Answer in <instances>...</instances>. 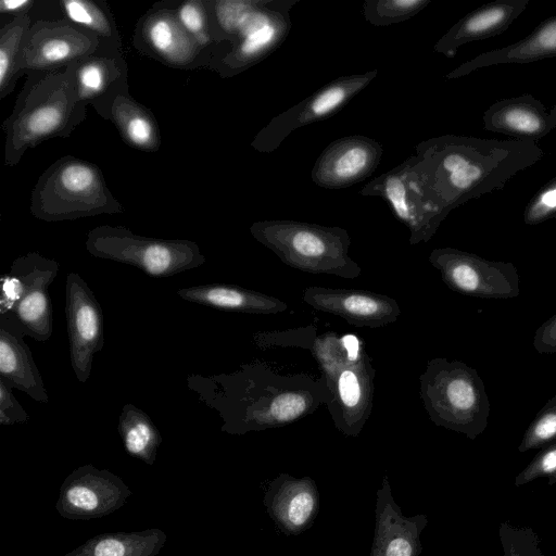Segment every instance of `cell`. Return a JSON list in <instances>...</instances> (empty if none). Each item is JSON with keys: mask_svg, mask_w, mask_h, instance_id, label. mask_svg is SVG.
<instances>
[{"mask_svg": "<svg viewBox=\"0 0 556 556\" xmlns=\"http://www.w3.org/2000/svg\"><path fill=\"white\" fill-rule=\"evenodd\" d=\"M378 74L377 70L338 77L287 111L276 115L253 138L251 147L261 153L277 150L298 128L336 114L365 89Z\"/></svg>", "mask_w": 556, "mask_h": 556, "instance_id": "8fae6325", "label": "cell"}, {"mask_svg": "<svg viewBox=\"0 0 556 556\" xmlns=\"http://www.w3.org/2000/svg\"><path fill=\"white\" fill-rule=\"evenodd\" d=\"M264 505L281 532L295 535L314 523L319 511V492L309 477L280 473L269 482Z\"/></svg>", "mask_w": 556, "mask_h": 556, "instance_id": "ffe728a7", "label": "cell"}, {"mask_svg": "<svg viewBox=\"0 0 556 556\" xmlns=\"http://www.w3.org/2000/svg\"><path fill=\"white\" fill-rule=\"evenodd\" d=\"M556 440V394L536 413L525 431L518 451L542 448Z\"/></svg>", "mask_w": 556, "mask_h": 556, "instance_id": "d590c367", "label": "cell"}, {"mask_svg": "<svg viewBox=\"0 0 556 556\" xmlns=\"http://www.w3.org/2000/svg\"><path fill=\"white\" fill-rule=\"evenodd\" d=\"M99 51H109L90 31L65 17L37 20L31 23L23 42L20 72L51 71Z\"/></svg>", "mask_w": 556, "mask_h": 556, "instance_id": "7c38bea8", "label": "cell"}, {"mask_svg": "<svg viewBox=\"0 0 556 556\" xmlns=\"http://www.w3.org/2000/svg\"><path fill=\"white\" fill-rule=\"evenodd\" d=\"M76 85L80 100L92 108L128 81L123 52L99 51L76 62Z\"/></svg>", "mask_w": 556, "mask_h": 556, "instance_id": "83f0119b", "label": "cell"}, {"mask_svg": "<svg viewBox=\"0 0 556 556\" xmlns=\"http://www.w3.org/2000/svg\"><path fill=\"white\" fill-rule=\"evenodd\" d=\"M29 210L48 223L124 212L98 165L73 155L58 159L42 172L33 188Z\"/></svg>", "mask_w": 556, "mask_h": 556, "instance_id": "277c9868", "label": "cell"}, {"mask_svg": "<svg viewBox=\"0 0 556 556\" xmlns=\"http://www.w3.org/2000/svg\"><path fill=\"white\" fill-rule=\"evenodd\" d=\"M35 4L33 0H1L0 12L2 14H11L12 16L29 13L31 7Z\"/></svg>", "mask_w": 556, "mask_h": 556, "instance_id": "b9f144b4", "label": "cell"}, {"mask_svg": "<svg viewBox=\"0 0 556 556\" xmlns=\"http://www.w3.org/2000/svg\"><path fill=\"white\" fill-rule=\"evenodd\" d=\"M65 315L71 365L77 380L85 383L96 353L104 346V317L92 290L77 273L66 276Z\"/></svg>", "mask_w": 556, "mask_h": 556, "instance_id": "5bb4252c", "label": "cell"}, {"mask_svg": "<svg viewBox=\"0 0 556 556\" xmlns=\"http://www.w3.org/2000/svg\"><path fill=\"white\" fill-rule=\"evenodd\" d=\"M134 45L142 53L175 68L210 65L212 53L184 28L174 9L152 8L137 23Z\"/></svg>", "mask_w": 556, "mask_h": 556, "instance_id": "9a60e30c", "label": "cell"}, {"mask_svg": "<svg viewBox=\"0 0 556 556\" xmlns=\"http://www.w3.org/2000/svg\"><path fill=\"white\" fill-rule=\"evenodd\" d=\"M530 0H495L462 17L434 45V51L453 58L457 50L473 41L504 33L525 11Z\"/></svg>", "mask_w": 556, "mask_h": 556, "instance_id": "603a6c76", "label": "cell"}, {"mask_svg": "<svg viewBox=\"0 0 556 556\" xmlns=\"http://www.w3.org/2000/svg\"><path fill=\"white\" fill-rule=\"evenodd\" d=\"M258 0H208L219 46L236 36L245 16Z\"/></svg>", "mask_w": 556, "mask_h": 556, "instance_id": "e575fe53", "label": "cell"}, {"mask_svg": "<svg viewBox=\"0 0 556 556\" xmlns=\"http://www.w3.org/2000/svg\"><path fill=\"white\" fill-rule=\"evenodd\" d=\"M321 371L329 392L326 406L334 427L348 437H357L372 408L376 370L370 357L364 351Z\"/></svg>", "mask_w": 556, "mask_h": 556, "instance_id": "4fadbf2b", "label": "cell"}, {"mask_svg": "<svg viewBox=\"0 0 556 556\" xmlns=\"http://www.w3.org/2000/svg\"><path fill=\"white\" fill-rule=\"evenodd\" d=\"M188 387L217 410L222 430L244 434L283 427L326 405V379L305 374L280 375L263 363L247 364L231 374L191 375Z\"/></svg>", "mask_w": 556, "mask_h": 556, "instance_id": "7a4b0ae2", "label": "cell"}, {"mask_svg": "<svg viewBox=\"0 0 556 556\" xmlns=\"http://www.w3.org/2000/svg\"><path fill=\"white\" fill-rule=\"evenodd\" d=\"M540 478H545L549 486L556 484V440L539 450L532 460L516 476L514 484L522 486Z\"/></svg>", "mask_w": 556, "mask_h": 556, "instance_id": "74e56055", "label": "cell"}, {"mask_svg": "<svg viewBox=\"0 0 556 556\" xmlns=\"http://www.w3.org/2000/svg\"><path fill=\"white\" fill-rule=\"evenodd\" d=\"M28 420L29 415L14 396L12 388L0 379V425L11 426Z\"/></svg>", "mask_w": 556, "mask_h": 556, "instance_id": "ab89813d", "label": "cell"}, {"mask_svg": "<svg viewBox=\"0 0 556 556\" xmlns=\"http://www.w3.org/2000/svg\"><path fill=\"white\" fill-rule=\"evenodd\" d=\"M533 346L540 354L556 353V313L534 332Z\"/></svg>", "mask_w": 556, "mask_h": 556, "instance_id": "60d3db41", "label": "cell"}, {"mask_svg": "<svg viewBox=\"0 0 556 556\" xmlns=\"http://www.w3.org/2000/svg\"><path fill=\"white\" fill-rule=\"evenodd\" d=\"M431 0H366L363 15L374 26H389L414 17Z\"/></svg>", "mask_w": 556, "mask_h": 556, "instance_id": "836d02e7", "label": "cell"}, {"mask_svg": "<svg viewBox=\"0 0 556 556\" xmlns=\"http://www.w3.org/2000/svg\"><path fill=\"white\" fill-rule=\"evenodd\" d=\"M543 155L534 141L443 135L419 142L409 159L422 197L444 220L464 203L502 190Z\"/></svg>", "mask_w": 556, "mask_h": 556, "instance_id": "6da1fadb", "label": "cell"}, {"mask_svg": "<svg viewBox=\"0 0 556 556\" xmlns=\"http://www.w3.org/2000/svg\"><path fill=\"white\" fill-rule=\"evenodd\" d=\"M498 538L503 556H545L538 534L530 527L503 521L498 527Z\"/></svg>", "mask_w": 556, "mask_h": 556, "instance_id": "8d00e7d4", "label": "cell"}, {"mask_svg": "<svg viewBox=\"0 0 556 556\" xmlns=\"http://www.w3.org/2000/svg\"><path fill=\"white\" fill-rule=\"evenodd\" d=\"M93 109L116 127L129 147L143 152H155L160 149L161 132L157 121L148 108L132 98L128 81L122 83Z\"/></svg>", "mask_w": 556, "mask_h": 556, "instance_id": "7402d4cb", "label": "cell"}, {"mask_svg": "<svg viewBox=\"0 0 556 556\" xmlns=\"http://www.w3.org/2000/svg\"><path fill=\"white\" fill-rule=\"evenodd\" d=\"M31 23L29 13H23L12 16L0 29V99L12 93L23 76L18 65L23 42Z\"/></svg>", "mask_w": 556, "mask_h": 556, "instance_id": "1f68e13d", "label": "cell"}, {"mask_svg": "<svg viewBox=\"0 0 556 556\" xmlns=\"http://www.w3.org/2000/svg\"><path fill=\"white\" fill-rule=\"evenodd\" d=\"M303 301L356 327H383L401 315L396 300L366 290L308 287L303 292Z\"/></svg>", "mask_w": 556, "mask_h": 556, "instance_id": "d6986e66", "label": "cell"}, {"mask_svg": "<svg viewBox=\"0 0 556 556\" xmlns=\"http://www.w3.org/2000/svg\"><path fill=\"white\" fill-rule=\"evenodd\" d=\"M359 193L389 203L394 216L409 230L410 244L428 242L443 222L417 187L409 157L369 181Z\"/></svg>", "mask_w": 556, "mask_h": 556, "instance_id": "2e32d148", "label": "cell"}, {"mask_svg": "<svg viewBox=\"0 0 556 556\" xmlns=\"http://www.w3.org/2000/svg\"><path fill=\"white\" fill-rule=\"evenodd\" d=\"M186 301L216 309L249 314H276L287 309L282 300L229 283H206L178 289Z\"/></svg>", "mask_w": 556, "mask_h": 556, "instance_id": "4316f807", "label": "cell"}, {"mask_svg": "<svg viewBox=\"0 0 556 556\" xmlns=\"http://www.w3.org/2000/svg\"><path fill=\"white\" fill-rule=\"evenodd\" d=\"M24 334L0 323V379L47 404L49 396Z\"/></svg>", "mask_w": 556, "mask_h": 556, "instance_id": "484cf974", "label": "cell"}, {"mask_svg": "<svg viewBox=\"0 0 556 556\" xmlns=\"http://www.w3.org/2000/svg\"><path fill=\"white\" fill-rule=\"evenodd\" d=\"M376 527L369 556H419L420 534L428 525L424 514L406 517L395 503L386 476L377 491Z\"/></svg>", "mask_w": 556, "mask_h": 556, "instance_id": "44dd1931", "label": "cell"}, {"mask_svg": "<svg viewBox=\"0 0 556 556\" xmlns=\"http://www.w3.org/2000/svg\"><path fill=\"white\" fill-rule=\"evenodd\" d=\"M118 433L126 452L152 465L162 443V437L148 414L131 403L122 407L118 417Z\"/></svg>", "mask_w": 556, "mask_h": 556, "instance_id": "f546056e", "label": "cell"}, {"mask_svg": "<svg viewBox=\"0 0 556 556\" xmlns=\"http://www.w3.org/2000/svg\"><path fill=\"white\" fill-rule=\"evenodd\" d=\"M429 262L444 283L460 294L484 300H508L520 294L519 275L510 262L490 261L455 248L433 249Z\"/></svg>", "mask_w": 556, "mask_h": 556, "instance_id": "30bf717a", "label": "cell"}, {"mask_svg": "<svg viewBox=\"0 0 556 556\" xmlns=\"http://www.w3.org/2000/svg\"><path fill=\"white\" fill-rule=\"evenodd\" d=\"M250 232L292 268L345 279L362 274L361 266L349 255L350 235L341 227L268 219L253 223Z\"/></svg>", "mask_w": 556, "mask_h": 556, "instance_id": "5b68a950", "label": "cell"}, {"mask_svg": "<svg viewBox=\"0 0 556 556\" xmlns=\"http://www.w3.org/2000/svg\"><path fill=\"white\" fill-rule=\"evenodd\" d=\"M553 218H556V176L539 189L523 212V222L529 226Z\"/></svg>", "mask_w": 556, "mask_h": 556, "instance_id": "f35d334b", "label": "cell"}, {"mask_svg": "<svg viewBox=\"0 0 556 556\" xmlns=\"http://www.w3.org/2000/svg\"><path fill=\"white\" fill-rule=\"evenodd\" d=\"M130 495L131 491L119 477L85 465L66 477L56 509L67 519L89 520L118 509Z\"/></svg>", "mask_w": 556, "mask_h": 556, "instance_id": "e0dca14e", "label": "cell"}, {"mask_svg": "<svg viewBox=\"0 0 556 556\" xmlns=\"http://www.w3.org/2000/svg\"><path fill=\"white\" fill-rule=\"evenodd\" d=\"M165 541L160 529L100 534L65 556H156Z\"/></svg>", "mask_w": 556, "mask_h": 556, "instance_id": "f1b7e54d", "label": "cell"}, {"mask_svg": "<svg viewBox=\"0 0 556 556\" xmlns=\"http://www.w3.org/2000/svg\"><path fill=\"white\" fill-rule=\"evenodd\" d=\"M60 264L38 252L16 257L1 278L0 323L36 341H47L53 330L49 287Z\"/></svg>", "mask_w": 556, "mask_h": 556, "instance_id": "52a82bcc", "label": "cell"}, {"mask_svg": "<svg viewBox=\"0 0 556 556\" xmlns=\"http://www.w3.org/2000/svg\"><path fill=\"white\" fill-rule=\"evenodd\" d=\"M483 123L489 131L534 142L556 128L549 111L528 93L491 104L483 114Z\"/></svg>", "mask_w": 556, "mask_h": 556, "instance_id": "cb8c5ba5", "label": "cell"}, {"mask_svg": "<svg viewBox=\"0 0 556 556\" xmlns=\"http://www.w3.org/2000/svg\"><path fill=\"white\" fill-rule=\"evenodd\" d=\"M75 73L76 62L25 74L14 108L1 125L5 166H16L26 151L47 140L70 137L86 119L87 105L79 98Z\"/></svg>", "mask_w": 556, "mask_h": 556, "instance_id": "3957f363", "label": "cell"}, {"mask_svg": "<svg viewBox=\"0 0 556 556\" xmlns=\"http://www.w3.org/2000/svg\"><path fill=\"white\" fill-rule=\"evenodd\" d=\"M300 0H258L231 41L213 53L208 67L228 78L260 63L277 50L289 35L290 11Z\"/></svg>", "mask_w": 556, "mask_h": 556, "instance_id": "9c48e42d", "label": "cell"}, {"mask_svg": "<svg viewBox=\"0 0 556 556\" xmlns=\"http://www.w3.org/2000/svg\"><path fill=\"white\" fill-rule=\"evenodd\" d=\"M184 28L205 50L214 53L219 46L208 0H188L174 9Z\"/></svg>", "mask_w": 556, "mask_h": 556, "instance_id": "d6a6232c", "label": "cell"}, {"mask_svg": "<svg viewBox=\"0 0 556 556\" xmlns=\"http://www.w3.org/2000/svg\"><path fill=\"white\" fill-rule=\"evenodd\" d=\"M85 245L94 257L135 266L154 278L180 274L206 261L191 240L143 237L124 226H97L87 233Z\"/></svg>", "mask_w": 556, "mask_h": 556, "instance_id": "ba28073f", "label": "cell"}, {"mask_svg": "<svg viewBox=\"0 0 556 556\" xmlns=\"http://www.w3.org/2000/svg\"><path fill=\"white\" fill-rule=\"evenodd\" d=\"M556 56V15L542 21L529 35L506 47L480 53L446 74L447 79L466 76L482 67L523 64Z\"/></svg>", "mask_w": 556, "mask_h": 556, "instance_id": "d4e9b609", "label": "cell"}, {"mask_svg": "<svg viewBox=\"0 0 556 556\" xmlns=\"http://www.w3.org/2000/svg\"><path fill=\"white\" fill-rule=\"evenodd\" d=\"M383 153L380 142L363 135L330 142L317 157L311 174L313 182L328 190L348 188L369 177Z\"/></svg>", "mask_w": 556, "mask_h": 556, "instance_id": "ac0fdd59", "label": "cell"}, {"mask_svg": "<svg viewBox=\"0 0 556 556\" xmlns=\"http://www.w3.org/2000/svg\"><path fill=\"white\" fill-rule=\"evenodd\" d=\"M60 4L66 20L98 37L108 50L123 52L114 16L104 2L63 0Z\"/></svg>", "mask_w": 556, "mask_h": 556, "instance_id": "4dcf8cb0", "label": "cell"}, {"mask_svg": "<svg viewBox=\"0 0 556 556\" xmlns=\"http://www.w3.org/2000/svg\"><path fill=\"white\" fill-rule=\"evenodd\" d=\"M551 119L556 126V103L554 104L553 109L549 111Z\"/></svg>", "mask_w": 556, "mask_h": 556, "instance_id": "7bdbcfd3", "label": "cell"}, {"mask_svg": "<svg viewBox=\"0 0 556 556\" xmlns=\"http://www.w3.org/2000/svg\"><path fill=\"white\" fill-rule=\"evenodd\" d=\"M420 399L431 421L475 440L488 427L490 401L478 371L444 357L428 361L419 377Z\"/></svg>", "mask_w": 556, "mask_h": 556, "instance_id": "8992f818", "label": "cell"}]
</instances>
